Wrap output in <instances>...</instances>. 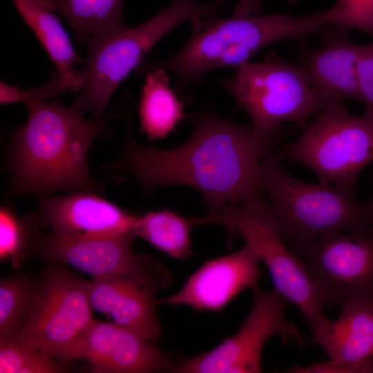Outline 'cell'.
I'll return each mask as SVG.
<instances>
[{
  "label": "cell",
  "instance_id": "cell-7",
  "mask_svg": "<svg viewBox=\"0 0 373 373\" xmlns=\"http://www.w3.org/2000/svg\"><path fill=\"white\" fill-rule=\"evenodd\" d=\"M277 153L311 169L321 184L355 193L359 175L373 162V115H353L343 102L328 104L303 127L297 140Z\"/></svg>",
  "mask_w": 373,
  "mask_h": 373
},
{
  "label": "cell",
  "instance_id": "cell-3",
  "mask_svg": "<svg viewBox=\"0 0 373 373\" xmlns=\"http://www.w3.org/2000/svg\"><path fill=\"white\" fill-rule=\"evenodd\" d=\"M191 23V36L179 51L158 63L146 64L142 68H161L173 73L184 90H191L213 70L238 68L271 44L303 39L327 26L323 10L302 17L278 13L201 17Z\"/></svg>",
  "mask_w": 373,
  "mask_h": 373
},
{
  "label": "cell",
  "instance_id": "cell-19",
  "mask_svg": "<svg viewBox=\"0 0 373 373\" xmlns=\"http://www.w3.org/2000/svg\"><path fill=\"white\" fill-rule=\"evenodd\" d=\"M11 1L55 65L67 90H81L82 71L75 70L74 66L77 63L84 64V59L74 48L56 11L46 0Z\"/></svg>",
  "mask_w": 373,
  "mask_h": 373
},
{
  "label": "cell",
  "instance_id": "cell-14",
  "mask_svg": "<svg viewBox=\"0 0 373 373\" xmlns=\"http://www.w3.org/2000/svg\"><path fill=\"white\" fill-rule=\"evenodd\" d=\"M335 320H327L313 333L311 341L329 357L325 362L288 371L293 373H373V302L351 300L341 306Z\"/></svg>",
  "mask_w": 373,
  "mask_h": 373
},
{
  "label": "cell",
  "instance_id": "cell-23",
  "mask_svg": "<svg viewBox=\"0 0 373 373\" xmlns=\"http://www.w3.org/2000/svg\"><path fill=\"white\" fill-rule=\"evenodd\" d=\"M41 275L15 273L0 280V338L22 330L37 303Z\"/></svg>",
  "mask_w": 373,
  "mask_h": 373
},
{
  "label": "cell",
  "instance_id": "cell-26",
  "mask_svg": "<svg viewBox=\"0 0 373 373\" xmlns=\"http://www.w3.org/2000/svg\"><path fill=\"white\" fill-rule=\"evenodd\" d=\"M65 91H68L67 88L57 71L53 73L50 79L44 85L31 90H23L1 81L0 104L6 105L23 102L26 105L31 102L45 101Z\"/></svg>",
  "mask_w": 373,
  "mask_h": 373
},
{
  "label": "cell",
  "instance_id": "cell-31",
  "mask_svg": "<svg viewBox=\"0 0 373 373\" xmlns=\"http://www.w3.org/2000/svg\"><path fill=\"white\" fill-rule=\"evenodd\" d=\"M300 0H289L288 2L289 4H294V3H296L297 2H298Z\"/></svg>",
  "mask_w": 373,
  "mask_h": 373
},
{
  "label": "cell",
  "instance_id": "cell-5",
  "mask_svg": "<svg viewBox=\"0 0 373 373\" xmlns=\"http://www.w3.org/2000/svg\"><path fill=\"white\" fill-rule=\"evenodd\" d=\"M230 0L204 3L196 0H174L152 18L133 28L93 36L85 44L87 55L82 71L79 97L72 107L102 125L105 111L113 93L124 79L142 64L151 49L172 29L184 21L213 17L226 10Z\"/></svg>",
  "mask_w": 373,
  "mask_h": 373
},
{
  "label": "cell",
  "instance_id": "cell-2",
  "mask_svg": "<svg viewBox=\"0 0 373 373\" xmlns=\"http://www.w3.org/2000/svg\"><path fill=\"white\" fill-rule=\"evenodd\" d=\"M26 106L28 119L15 133L10 148L6 196L72 189L100 193L101 186L90 175L88 154L99 135L109 137L113 131L59 102Z\"/></svg>",
  "mask_w": 373,
  "mask_h": 373
},
{
  "label": "cell",
  "instance_id": "cell-18",
  "mask_svg": "<svg viewBox=\"0 0 373 373\" xmlns=\"http://www.w3.org/2000/svg\"><path fill=\"white\" fill-rule=\"evenodd\" d=\"M93 309L140 337L156 342L162 330L156 311L155 295L124 278L95 280L89 284Z\"/></svg>",
  "mask_w": 373,
  "mask_h": 373
},
{
  "label": "cell",
  "instance_id": "cell-24",
  "mask_svg": "<svg viewBox=\"0 0 373 373\" xmlns=\"http://www.w3.org/2000/svg\"><path fill=\"white\" fill-rule=\"evenodd\" d=\"M323 15L327 25L356 28L373 38V0H336Z\"/></svg>",
  "mask_w": 373,
  "mask_h": 373
},
{
  "label": "cell",
  "instance_id": "cell-30",
  "mask_svg": "<svg viewBox=\"0 0 373 373\" xmlns=\"http://www.w3.org/2000/svg\"><path fill=\"white\" fill-rule=\"evenodd\" d=\"M371 180L373 184V172L371 174ZM365 203L373 211V193L371 197L365 201Z\"/></svg>",
  "mask_w": 373,
  "mask_h": 373
},
{
  "label": "cell",
  "instance_id": "cell-12",
  "mask_svg": "<svg viewBox=\"0 0 373 373\" xmlns=\"http://www.w3.org/2000/svg\"><path fill=\"white\" fill-rule=\"evenodd\" d=\"M301 260L328 304L373 302V224L361 233L325 236Z\"/></svg>",
  "mask_w": 373,
  "mask_h": 373
},
{
  "label": "cell",
  "instance_id": "cell-15",
  "mask_svg": "<svg viewBox=\"0 0 373 373\" xmlns=\"http://www.w3.org/2000/svg\"><path fill=\"white\" fill-rule=\"evenodd\" d=\"M350 28L327 25L320 32L321 46L305 40L298 44L297 65L322 99L325 106L346 99L360 102L358 62L361 45L354 43Z\"/></svg>",
  "mask_w": 373,
  "mask_h": 373
},
{
  "label": "cell",
  "instance_id": "cell-13",
  "mask_svg": "<svg viewBox=\"0 0 373 373\" xmlns=\"http://www.w3.org/2000/svg\"><path fill=\"white\" fill-rule=\"evenodd\" d=\"M76 359L86 361L97 373L169 372L175 365L152 342L113 323L94 319L59 361L66 365Z\"/></svg>",
  "mask_w": 373,
  "mask_h": 373
},
{
  "label": "cell",
  "instance_id": "cell-9",
  "mask_svg": "<svg viewBox=\"0 0 373 373\" xmlns=\"http://www.w3.org/2000/svg\"><path fill=\"white\" fill-rule=\"evenodd\" d=\"M265 202L227 205L211 222L223 224L230 238L239 232L267 267L274 289L300 312L313 333L327 318L328 300L305 263L288 247Z\"/></svg>",
  "mask_w": 373,
  "mask_h": 373
},
{
  "label": "cell",
  "instance_id": "cell-4",
  "mask_svg": "<svg viewBox=\"0 0 373 373\" xmlns=\"http://www.w3.org/2000/svg\"><path fill=\"white\" fill-rule=\"evenodd\" d=\"M269 153L258 171V184L269 198L267 210L290 250L300 259L322 238L361 233L373 224V211L355 193L332 185L303 181Z\"/></svg>",
  "mask_w": 373,
  "mask_h": 373
},
{
  "label": "cell",
  "instance_id": "cell-1",
  "mask_svg": "<svg viewBox=\"0 0 373 373\" xmlns=\"http://www.w3.org/2000/svg\"><path fill=\"white\" fill-rule=\"evenodd\" d=\"M189 119L193 127L191 136L171 149L141 145L128 130L122 157L103 169L114 178L131 174L147 193L173 184L193 187L213 215L228 204L266 201L258 184V171L287 131H260L208 110Z\"/></svg>",
  "mask_w": 373,
  "mask_h": 373
},
{
  "label": "cell",
  "instance_id": "cell-21",
  "mask_svg": "<svg viewBox=\"0 0 373 373\" xmlns=\"http://www.w3.org/2000/svg\"><path fill=\"white\" fill-rule=\"evenodd\" d=\"M70 24L79 44L90 37L122 30L124 0H46Z\"/></svg>",
  "mask_w": 373,
  "mask_h": 373
},
{
  "label": "cell",
  "instance_id": "cell-11",
  "mask_svg": "<svg viewBox=\"0 0 373 373\" xmlns=\"http://www.w3.org/2000/svg\"><path fill=\"white\" fill-rule=\"evenodd\" d=\"M252 290L251 310L234 335L209 352L175 363L169 372H261L262 351L271 337L304 345L305 338L285 317L288 300L275 289L267 291L257 286Z\"/></svg>",
  "mask_w": 373,
  "mask_h": 373
},
{
  "label": "cell",
  "instance_id": "cell-27",
  "mask_svg": "<svg viewBox=\"0 0 373 373\" xmlns=\"http://www.w3.org/2000/svg\"><path fill=\"white\" fill-rule=\"evenodd\" d=\"M37 350L12 338H0V373H21Z\"/></svg>",
  "mask_w": 373,
  "mask_h": 373
},
{
  "label": "cell",
  "instance_id": "cell-8",
  "mask_svg": "<svg viewBox=\"0 0 373 373\" xmlns=\"http://www.w3.org/2000/svg\"><path fill=\"white\" fill-rule=\"evenodd\" d=\"M218 83L260 131H276L287 122L303 128L325 106L299 66L273 52L260 62L241 65L233 77Z\"/></svg>",
  "mask_w": 373,
  "mask_h": 373
},
{
  "label": "cell",
  "instance_id": "cell-6",
  "mask_svg": "<svg viewBox=\"0 0 373 373\" xmlns=\"http://www.w3.org/2000/svg\"><path fill=\"white\" fill-rule=\"evenodd\" d=\"M26 242L23 257L36 256L46 264H61L87 274L93 280L124 278L156 295L168 288L172 274L149 255L135 254L133 233L115 235L64 236L43 233L37 213L23 219Z\"/></svg>",
  "mask_w": 373,
  "mask_h": 373
},
{
  "label": "cell",
  "instance_id": "cell-10",
  "mask_svg": "<svg viewBox=\"0 0 373 373\" xmlns=\"http://www.w3.org/2000/svg\"><path fill=\"white\" fill-rule=\"evenodd\" d=\"M41 275L39 294L28 321L8 338L59 361L93 321L90 282L61 264H47Z\"/></svg>",
  "mask_w": 373,
  "mask_h": 373
},
{
  "label": "cell",
  "instance_id": "cell-20",
  "mask_svg": "<svg viewBox=\"0 0 373 373\" xmlns=\"http://www.w3.org/2000/svg\"><path fill=\"white\" fill-rule=\"evenodd\" d=\"M148 71L139 104L140 130L150 140L164 138L175 131L184 117V106L170 86L166 70Z\"/></svg>",
  "mask_w": 373,
  "mask_h": 373
},
{
  "label": "cell",
  "instance_id": "cell-17",
  "mask_svg": "<svg viewBox=\"0 0 373 373\" xmlns=\"http://www.w3.org/2000/svg\"><path fill=\"white\" fill-rule=\"evenodd\" d=\"M41 227L64 236L115 235L133 233L138 218L97 193L77 190L41 198L37 213Z\"/></svg>",
  "mask_w": 373,
  "mask_h": 373
},
{
  "label": "cell",
  "instance_id": "cell-29",
  "mask_svg": "<svg viewBox=\"0 0 373 373\" xmlns=\"http://www.w3.org/2000/svg\"><path fill=\"white\" fill-rule=\"evenodd\" d=\"M262 11L261 0H238L233 12V16L244 17L259 15Z\"/></svg>",
  "mask_w": 373,
  "mask_h": 373
},
{
  "label": "cell",
  "instance_id": "cell-28",
  "mask_svg": "<svg viewBox=\"0 0 373 373\" xmlns=\"http://www.w3.org/2000/svg\"><path fill=\"white\" fill-rule=\"evenodd\" d=\"M358 81L360 102L364 104L365 111L373 115V40L361 45Z\"/></svg>",
  "mask_w": 373,
  "mask_h": 373
},
{
  "label": "cell",
  "instance_id": "cell-25",
  "mask_svg": "<svg viewBox=\"0 0 373 373\" xmlns=\"http://www.w3.org/2000/svg\"><path fill=\"white\" fill-rule=\"evenodd\" d=\"M26 233L23 221L19 220L8 207L0 211V257L1 260L12 258L14 267L24 260L23 250Z\"/></svg>",
  "mask_w": 373,
  "mask_h": 373
},
{
  "label": "cell",
  "instance_id": "cell-16",
  "mask_svg": "<svg viewBox=\"0 0 373 373\" xmlns=\"http://www.w3.org/2000/svg\"><path fill=\"white\" fill-rule=\"evenodd\" d=\"M260 277L259 260L245 244L236 252L207 260L178 291L156 304L219 311L244 289L258 286Z\"/></svg>",
  "mask_w": 373,
  "mask_h": 373
},
{
  "label": "cell",
  "instance_id": "cell-22",
  "mask_svg": "<svg viewBox=\"0 0 373 373\" xmlns=\"http://www.w3.org/2000/svg\"><path fill=\"white\" fill-rule=\"evenodd\" d=\"M202 224V218L190 219L169 209L138 216L133 228L141 238L169 256L186 260L191 254V229Z\"/></svg>",
  "mask_w": 373,
  "mask_h": 373
}]
</instances>
